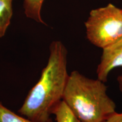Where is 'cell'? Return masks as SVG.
Here are the masks:
<instances>
[{
    "mask_svg": "<svg viewBox=\"0 0 122 122\" xmlns=\"http://www.w3.org/2000/svg\"><path fill=\"white\" fill-rule=\"evenodd\" d=\"M57 122H82L79 119L63 101L59 103L53 111Z\"/></svg>",
    "mask_w": 122,
    "mask_h": 122,
    "instance_id": "obj_7",
    "label": "cell"
},
{
    "mask_svg": "<svg viewBox=\"0 0 122 122\" xmlns=\"http://www.w3.org/2000/svg\"><path fill=\"white\" fill-rule=\"evenodd\" d=\"M100 79L75 70L69 74L62 101L82 122H104L116 112V104Z\"/></svg>",
    "mask_w": 122,
    "mask_h": 122,
    "instance_id": "obj_2",
    "label": "cell"
},
{
    "mask_svg": "<svg viewBox=\"0 0 122 122\" xmlns=\"http://www.w3.org/2000/svg\"><path fill=\"white\" fill-rule=\"evenodd\" d=\"M85 26L89 41L103 49L122 38V9L112 4L93 9Z\"/></svg>",
    "mask_w": 122,
    "mask_h": 122,
    "instance_id": "obj_3",
    "label": "cell"
},
{
    "mask_svg": "<svg viewBox=\"0 0 122 122\" xmlns=\"http://www.w3.org/2000/svg\"><path fill=\"white\" fill-rule=\"evenodd\" d=\"M67 53L60 41L51 42L48 63L18 111L21 115L35 122L51 121L53 111L62 101L69 77Z\"/></svg>",
    "mask_w": 122,
    "mask_h": 122,
    "instance_id": "obj_1",
    "label": "cell"
},
{
    "mask_svg": "<svg viewBox=\"0 0 122 122\" xmlns=\"http://www.w3.org/2000/svg\"><path fill=\"white\" fill-rule=\"evenodd\" d=\"M13 0H0V38L4 37L13 14Z\"/></svg>",
    "mask_w": 122,
    "mask_h": 122,
    "instance_id": "obj_5",
    "label": "cell"
},
{
    "mask_svg": "<svg viewBox=\"0 0 122 122\" xmlns=\"http://www.w3.org/2000/svg\"><path fill=\"white\" fill-rule=\"evenodd\" d=\"M102 50L100 62L97 68V79L106 83L112 70L122 67V38Z\"/></svg>",
    "mask_w": 122,
    "mask_h": 122,
    "instance_id": "obj_4",
    "label": "cell"
},
{
    "mask_svg": "<svg viewBox=\"0 0 122 122\" xmlns=\"http://www.w3.org/2000/svg\"><path fill=\"white\" fill-rule=\"evenodd\" d=\"M104 122H122V112H115L109 118L107 119Z\"/></svg>",
    "mask_w": 122,
    "mask_h": 122,
    "instance_id": "obj_9",
    "label": "cell"
},
{
    "mask_svg": "<svg viewBox=\"0 0 122 122\" xmlns=\"http://www.w3.org/2000/svg\"><path fill=\"white\" fill-rule=\"evenodd\" d=\"M117 81L118 83L119 88L121 92H122V75L118 76V77H117Z\"/></svg>",
    "mask_w": 122,
    "mask_h": 122,
    "instance_id": "obj_10",
    "label": "cell"
},
{
    "mask_svg": "<svg viewBox=\"0 0 122 122\" xmlns=\"http://www.w3.org/2000/svg\"><path fill=\"white\" fill-rule=\"evenodd\" d=\"M0 122H39L18 115L0 102ZM47 122H52V120Z\"/></svg>",
    "mask_w": 122,
    "mask_h": 122,
    "instance_id": "obj_8",
    "label": "cell"
},
{
    "mask_svg": "<svg viewBox=\"0 0 122 122\" xmlns=\"http://www.w3.org/2000/svg\"><path fill=\"white\" fill-rule=\"evenodd\" d=\"M45 0H24L23 7L25 16L39 23L46 25L41 16V10Z\"/></svg>",
    "mask_w": 122,
    "mask_h": 122,
    "instance_id": "obj_6",
    "label": "cell"
}]
</instances>
